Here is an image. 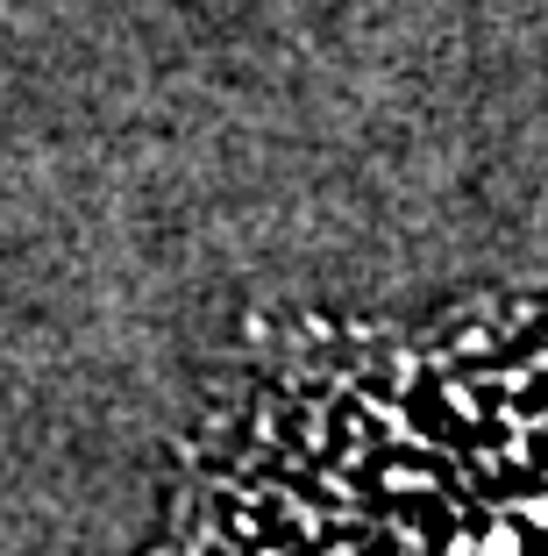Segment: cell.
<instances>
[{
	"label": "cell",
	"instance_id": "1",
	"mask_svg": "<svg viewBox=\"0 0 548 556\" xmlns=\"http://www.w3.org/2000/svg\"><path fill=\"white\" fill-rule=\"evenodd\" d=\"M150 556H548V293L264 350Z\"/></svg>",
	"mask_w": 548,
	"mask_h": 556
}]
</instances>
